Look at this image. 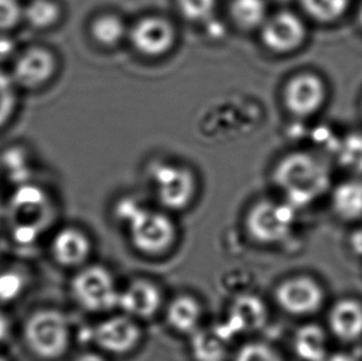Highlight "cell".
I'll return each instance as SVG.
<instances>
[{
	"instance_id": "2",
	"label": "cell",
	"mask_w": 362,
	"mask_h": 361,
	"mask_svg": "<svg viewBox=\"0 0 362 361\" xmlns=\"http://www.w3.org/2000/svg\"><path fill=\"white\" fill-rule=\"evenodd\" d=\"M118 212L129 227L132 245L142 254H163L176 239L175 224L165 213L147 210L132 200H122Z\"/></svg>"
},
{
	"instance_id": "21",
	"label": "cell",
	"mask_w": 362,
	"mask_h": 361,
	"mask_svg": "<svg viewBox=\"0 0 362 361\" xmlns=\"http://www.w3.org/2000/svg\"><path fill=\"white\" fill-rule=\"evenodd\" d=\"M230 15L240 29H261L267 16V5L264 0H233Z\"/></svg>"
},
{
	"instance_id": "31",
	"label": "cell",
	"mask_w": 362,
	"mask_h": 361,
	"mask_svg": "<svg viewBox=\"0 0 362 361\" xmlns=\"http://www.w3.org/2000/svg\"><path fill=\"white\" fill-rule=\"evenodd\" d=\"M350 245L355 254L362 256V229L356 230L351 238H350Z\"/></svg>"
},
{
	"instance_id": "18",
	"label": "cell",
	"mask_w": 362,
	"mask_h": 361,
	"mask_svg": "<svg viewBox=\"0 0 362 361\" xmlns=\"http://www.w3.org/2000/svg\"><path fill=\"white\" fill-rule=\"evenodd\" d=\"M166 318L167 323L173 331L191 336L201 328V304L196 298L182 294L168 304Z\"/></svg>"
},
{
	"instance_id": "15",
	"label": "cell",
	"mask_w": 362,
	"mask_h": 361,
	"mask_svg": "<svg viewBox=\"0 0 362 361\" xmlns=\"http://www.w3.org/2000/svg\"><path fill=\"white\" fill-rule=\"evenodd\" d=\"M52 254L59 265L76 268L88 260L92 253V243L88 235L77 228H64L54 235Z\"/></svg>"
},
{
	"instance_id": "19",
	"label": "cell",
	"mask_w": 362,
	"mask_h": 361,
	"mask_svg": "<svg viewBox=\"0 0 362 361\" xmlns=\"http://www.w3.org/2000/svg\"><path fill=\"white\" fill-rule=\"evenodd\" d=\"M294 352L304 361H323L328 357V339L322 328L308 324L294 337Z\"/></svg>"
},
{
	"instance_id": "27",
	"label": "cell",
	"mask_w": 362,
	"mask_h": 361,
	"mask_svg": "<svg viewBox=\"0 0 362 361\" xmlns=\"http://www.w3.org/2000/svg\"><path fill=\"white\" fill-rule=\"evenodd\" d=\"M24 277L15 271L0 273V302H11L19 297L24 290Z\"/></svg>"
},
{
	"instance_id": "13",
	"label": "cell",
	"mask_w": 362,
	"mask_h": 361,
	"mask_svg": "<svg viewBox=\"0 0 362 361\" xmlns=\"http://www.w3.org/2000/svg\"><path fill=\"white\" fill-rule=\"evenodd\" d=\"M56 71V59L49 50L33 47L14 66V81L25 88H37L49 82Z\"/></svg>"
},
{
	"instance_id": "6",
	"label": "cell",
	"mask_w": 362,
	"mask_h": 361,
	"mask_svg": "<svg viewBox=\"0 0 362 361\" xmlns=\"http://www.w3.org/2000/svg\"><path fill=\"white\" fill-rule=\"evenodd\" d=\"M151 180L157 198L168 210H185L196 195V177L187 167L157 164L151 168Z\"/></svg>"
},
{
	"instance_id": "3",
	"label": "cell",
	"mask_w": 362,
	"mask_h": 361,
	"mask_svg": "<svg viewBox=\"0 0 362 361\" xmlns=\"http://www.w3.org/2000/svg\"><path fill=\"white\" fill-rule=\"evenodd\" d=\"M25 340L40 357L57 359L69 349L71 328L64 313L57 309H41L25 324Z\"/></svg>"
},
{
	"instance_id": "37",
	"label": "cell",
	"mask_w": 362,
	"mask_h": 361,
	"mask_svg": "<svg viewBox=\"0 0 362 361\" xmlns=\"http://www.w3.org/2000/svg\"><path fill=\"white\" fill-rule=\"evenodd\" d=\"M0 223H1V212H0Z\"/></svg>"
},
{
	"instance_id": "8",
	"label": "cell",
	"mask_w": 362,
	"mask_h": 361,
	"mask_svg": "<svg viewBox=\"0 0 362 361\" xmlns=\"http://www.w3.org/2000/svg\"><path fill=\"white\" fill-rule=\"evenodd\" d=\"M94 343L104 352L124 355L132 352L141 340V329L135 318L113 316L98 323L92 334Z\"/></svg>"
},
{
	"instance_id": "34",
	"label": "cell",
	"mask_w": 362,
	"mask_h": 361,
	"mask_svg": "<svg viewBox=\"0 0 362 361\" xmlns=\"http://www.w3.org/2000/svg\"><path fill=\"white\" fill-rule=\"evenodd\" d=\"M74 361H107L102 355H99L97 353H83L78 357H76Z\"/></svg>"
},
{
	"instance_id": "9",
	"label": "cell",
	"mask_w": 362,
	"mask_h": 361,
	"mask_svg": "<svg viewBox=\"0 0 362 361\" xmlns=\"http://www.w3.org/2000/svg\"><path fill=\"white\" fill-rule=\"evenodd\" d=\"M276 301L289 314L308 316L317 312L322 306L323 291L312 278L297 276L279 285Z\"/></svg>"
},
{
	"instance_id": "33",
	"label": "cell",
	"mask_w": 362,
	"mask_h": 361,
	"mask_svg": "<svg viewBox=\"0 0 362 361\" xmlns=\"http://www.w3.org/2000/svg\"><path fill=\"white\" fill-rule=\"evenodd\" d=\"M323 361H358V357L354 355H349V354H344V353H339V354H333V355H328Z\"/></svg>"
},
{
	"instance_id": "5",
	"label": "cell",
	"mask_w": 362,
	"mask_h": 361,
	"mask_svg": "<svg viewBox=\"0 0 362 361\" xmlns=\"http://www.w3.org/2000/svg\"><path fill=\"white\" fill-rule=\"evenodd\" d=\"M293 205L271 200L259 202L250 210L246 228L250 236L261 244H276L286 239L296 220Z\"/></svg>"
},
{
	"instance_id": "26",
	"label": "cell",
	"mask_w": 362,
	"mask_h": 361,
	"mask_svg": "<svg viewBox=\"0 0 362 361\" xmlns=\"http://www.w3.org/2000/svg\"><path fill=\"white\" fill-rule=\"evenodd\" d=\"M234 361H282L279 353L264 343H249L236 353Z\"/></svg>"
},
{
	"instance_id": "38",
	"label": "cell",
	"mask_w": 362,
	"mask_h": 361,
	"mask_svg": "<svg viewBox=\"0 0 362 361\" xmlns=\"http://www.w3.org/2000/svg\"><path fill=\"white\" fill-rule=\"evenodd\" d=\"M0 361H6V360H4V359H3V357H0Z\"/></svg>"
},
{
	"instance_id": "28",
	"label": "cell",
	"mask_w": 362,
	"mask_h": 361,
	"mask_svg": "<svg viewBox=\"0 0 362 361\" xmlns=\"http://www.w3.org/2000/svg\"><path fill=\"white\" fill-rule=\"evenodd\" d=\"M15 89L13 79L0 71V127L9 120L14 110Z\"/></svg>"
},
{
	"instance_id": "23",
	"label": "cell",
	"mask_w": 362,
	"mask_h": 361,
	"mask_svg": "<svg viewBox=\"0 0 362 361\" xmlns=\"http://www.w3.org/2000/svg\"><path fill=\"white\" fill-rule=\"evenodd\" d=\"M59 16L61 9L54 0H33L25 9V18L36 29H49Z\"/></svg>"
},
{
	"instance_id": "7",
	"label": "cell",
	"mask_w": 362,
	"mask_h": 361,
	"mask_svg": "<svg viewBox=\"0 0 362 361\" xmlns=\"http://www.w3.org/2000/svg\"><path fill=\"white\" fill-rule=\"evenodd\" d=\"M130 41L139 54L156 59L171 51L176 42V30L165 18L146 16L132 26Z\"/></svg>"
},
{
	"instance_id": "29",
	"label": "cell",
	"mask_w": 362,
	"mask_h": 361,
	"mask_svg": "<svg viewBox=\"0 0 362 361\" xmlns=\"http://www.w3.org/2000/svg\"><path fill=\"white\" fill-rule=\"evenodd\" d=\"M21 8L18 0H0V30H6L18 24Z\"/></svg>"
},
{
	"instance_id": "30",
	"label": "cell",
	"mask_w": 362,
	"mask_h": 361,
	"mask_svg": "<svg viewBox=\"0 0 362 361\" xmlns=\"http://www.w3.org/2000/svg\"><path fill=\"white\" fill-rule=\"evenodd\" d=\"M37 236V227L34 224H20L15 228L14 239L19 244H31Z\"/></svg>"
},
{
	"instance_id": "4",
	"label": "cell",
	"mask_w": 362,
	"mask_h": 361,
	"mask_svg": "<svg viewBox=\"0 0 362 361\" xmlns=\"http://www.w3.org/2000/svg\"><path fill=\"white\" fill-rule=\"evenodd\" d=\"M74 301L89 312H107L118 307L120 291L113 275L100 265L79 270L71 282Z\"/></svg>"
},
{
	"instance_id": "11",
	"label": "cell",
	"mask_w": 362,
	"mask_h": 361,
	"mask_svg": "<svg viewBox=\"0 0 362 361\" xmlns=\"http://www.w3.org/2000/svg\"><path fill=\"white\" fill-rule=\"evenodd\" d=\"M325 97L322 79L313 74H299L291 79L284 91V103L296 117L312 115L323 104Z\"/></svg>"
},
{
	"instance_id": "1",
	"label": "cell",
	"mask_w": 362,
	"mask_h": 361,
	"mask_svg": "<svg viewBox=\"0 0 362 361\" xmlns=\"http://www.w3.org/2000/svg\"><path fill=\"white\" fill-rule=\"evenodd\" d=\"M274 182L294 208L304 207L328 190V167L317 157L296 152L284 157L274 170Z\"/></svg>"
},
{
	"instance_id": "24",
	"label": "cell",
	"mask_w": 362,
	"mask_h": 361,
	"mask_svg": "<svg viewBox=\"0 0 362 361\" xmlns=\"http://www.w3.org/2000/svg\"><path fill=\"white\" fill-rule=\"evenodd\" d=\"M304 10L320 21L338 19L348 9L350 0H300Z\"/></svg>"
},
{
	"instance_id": "25",
	"label": "cell",
	"mask_w": 362,
	"mask_h": 361,
	"mask_svg": "<svg viewBox=\"0 0 362 361\" xmlns=\"http://www.w3.org/2000/svg\"><path fill=\"white\" fill-rule=\"evenodd\" d=\"M178 10L187 20L202 23L211 19L218 0H176Z\"/></svg>"
},
{
	"instance_id": "22",
	"label": "cell",
	"mask_w": 362,
	"mask_h": 361,
	"mask_svg": "<svg viewBox=\"0 0 362 361\" xmlns=\"http://www.w3.org/2000/svg\"><path fill=\"white\" fill-rule=\"evenodd\" d=\"M90 34L99 45L104 47H113L125 38L127 26L117 15H100L92 23Z\"/></svg>"
},
{
	"instance_id": "35",
	"label": "cell",
	"mask_w": 362,
	"mask_h": 361,
	"mask_svg": "<svg viewBox=\"0 0 362 361\" xmlns=\"http://www.w3.org/2000/svg\"><path fill=\"white\" fill-rule=\"evenodd\" d=\"M13 50V46L8 41H5V40H1L0 41V56L1 55H4L5 52H10Z\"/></svg>"
},
{
	"instance_id": "36",
	"label": "cell",
	"mask_w": 362,
	"mask_h": 361,
	"mask_svg": "<svg viewBox=\"0 0 362 361\" xmlns=\"http://www.w3.org/2000/svg\"><path fill=\"white\" fill-rule=\"evenodd\" d=\"M358 18H360V23H361L362 25V8L361 10H360V16H358Z\"/></svg>"
},
{
	"instance_id": "14",
	"label": "cell",
	"mask_w": 362,
	"mask_h": 361,
	"mask_svg": "<svg viewBox=\"0 0 362 361\" xmlns=\"http://www.w3.org/2000/svg\"><path fill=\"white\" fill-rule=\"evenodd\" d=\"M160 288L148 280H135L119 294L118 307L132 318H151L161 307Z\"/></svg>"
},
{
	"instance_id": "10",
	"label": "cell",
	"mask_w": 362,
	"mask_h": 361,
	"mask_svg": "<svg viewBox=\"0 0 362 361\" xmlns=\"http://www.w3.org/2000/svg\"><path fill=\"white\" fill-rule=\"evenodd\" d=\"M264 46L276 54H287L299 47L305 38V26L297 15L281 11L266 20L261 28Z\"/></svg>"
},
{
	"instance_id": "17",
	"label": "cell",
	"mask_w": 362,
	"mask_h": 361,
	"mask_svg": "<svg viewBox=\"0 0 362 361\" xmlns=\"http://www.w3.org/2000/svg\"><path fill=\"white\" fill-rule=\"evenodd\" d=\"M332 332L341 340L350 342L362 336V304L355 299H341L329 314Z\"/></svg>"
},
{
	"instance_id": "20",
	"label": "cell",
	"mask_w": 362,
	"mask_h": 361,
	"mask_svg": "<svg viewBox=\"0 0 362 361\" xmlns=\"http://www.w3.org/2000/svg\"><path fill=\"white\" fill-rule=\"evenodd\" d=\"M334 210L343 219H358L362 215V182H345L333 193Z\"/></svg>"
},
{
	"instance_id": "12",
	"label": "cell",
	"mask_w": 362,
	"mask_h": 361,
	"mask_svg": "<svg viewBox=\"0 0 362 361\" xmlns=\"http://www.w3.org/2000/svg\"><path fill=\"white\" fill-rule=\"evenodd\" d=\"M269 319V311L264 301L254 294H241L229 308V316L223 326L231 337L241 333H252L264 328Z\"/></svg>"
},
{
	"instance_id": "32",
	"label": "cell",
	"mask_w": 362,
	"mask_h": 361,
	"mask_svg": "<svg viewBox=\"0 0 362 361\" xmlns=\"http://www.w3.org/2000/svg\"><path fill=\"white\" fill-rule=\"evenodd\" d=\"M10 332V323L8 317L0 311V343L4 342Z\"/></svg>"
},
{
	"instance_id": "16",
	"label": "cell",
	"mask_w": 362,
	"mask_h": 361,
	"mask_svg": "<svg viewBox=\"0 0 362 361\" xmlns=\"http://www.w3.org/2000/svg\"><path fill=\"white\" fill-rule=\"evenodd\" d=\"M233 338L221 324L199 328L191 334V352L196 361H226Z\"/></svg>"
}]
</instances>
